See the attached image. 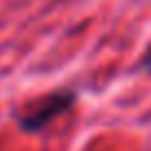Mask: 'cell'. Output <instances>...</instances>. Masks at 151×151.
I'll return each instance as SVG.
<instances>
[{
    "label": "cell",
    "instance_id": "cell-1",
    "mask_svg": "<svg viewBox=\"0 0 151 151\" xmlns=\"http://www.w3.org/2000/svg\"><path fill=\"white\" fill-rule=\"evenodd\" d=\"M76 102L73 91H53L42 98L33 100L27 107V111L18 116V124L24 131H40L42 127H47L51 120H56L58 116H62L65 111H69Z\"/></svg>",
    "mask_w": 151,
    "mask_h": 151
},
{
    "label": "cell",
    "instance_id": "cell-2",
    "mask_svg": "<svg viewBox=\"0 0 151 151\" xmlns=\"http://www.w3.org/2000/svg\"><path fill=\"white\" fill-rule=\"evenodd\" d=\"M142 69H145V71H149V73H151V49L145 53V58H142Z\"/></svg>",
    "mask_w": 151,
    "mask_h": 151
}]
</instances>
